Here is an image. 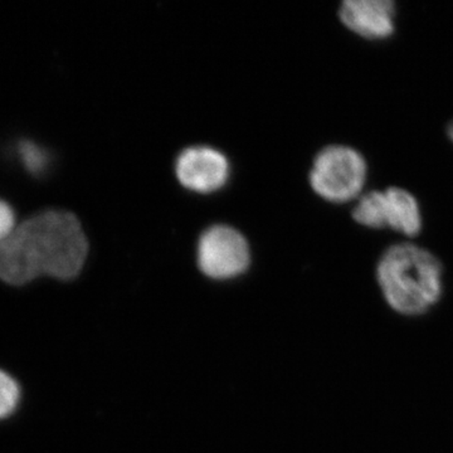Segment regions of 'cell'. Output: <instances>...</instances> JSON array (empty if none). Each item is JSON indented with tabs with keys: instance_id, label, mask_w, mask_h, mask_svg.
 Listing matches in <instances>:
<instances>
[{
	"instance_id": "obj_2",
	"label": "cell",
	"mask_w": 453,
	"mask_h": 453,
	"mask_svg": "<svg viewBox=\"0 0 453 453\" xmlns=\"http://www.w3.org/2000/svg\"><path fill=\"white\" fill-rule=\"evenodd\" d=\"M375 275L387 305L404 318L427 314L442 299V265L422 247H389L378 261Z\"/></svg>"
},
{
	"instance_id": "obj_4",
	"label": "cell",
	"mask_w": 453,
	"mask_h": 453,
	"mask_svg": "<svg viewBox=\"0 0 453 453\" xmlns=\"http://www.w3.org/2000/svg\"><path fill=\"white\" fill-rule=\"evenodd\" d=\"M353 219L366 228H390L416 237L422 231V211L418 202L407 190L389 188L360 196L353 210Z\"/></svg>"
},
{
	"instance_id": "obj_5",
	"label": "cell",
	"mask_w": 453,
	"mask_h": 453,
	"mask_svg": "<svg viewBox=\"0 0 453 453\" xmlns=\"http://www.w3.org/2000/svg\"><path fill=\"white\" fill-rule=\"evenodd\" d=\"M250 265V247L240 232L228 226H213L198 243V266L204 275L216 280L232 279Z\"/></svg>"
},
{
	"instance_id": "obj_10",
	"label": "cell",
	"mask_w": 453,
	"mask_h": 453,
	"mask_svg": "<svg viewBox=\"0 0 453 453\" xmlns=\"http://www.w3.org/2000/svg\"><path fill=\"white\" fill-rule=\"evenodd\" d=\"M16 229V214L7 202L0 199V243L13 234Z\"/></svg>"
},
{
	"instance_id": "obj_9",
	"label": "cell",
	"mask_w": 453,
	"mask_h": 453,
	"mask_svg": "<svg viewBox=\"0 0 453 453\" xmlns=\"http://www.w3.org/2000/svg\"><path fill=\"white\" fill-rule=\"evenodd\" d=\"M18 151L27 170L35 177H40L49 168L50 154L31 140H22L18 144Z\"/></svg>"
},
{
	"instance_id": "obj_1",
	"label": "cell",
	"mask_w": 453,
	"mask_h": 453,
	"mask_svg": "<svg viewBox=\"0 0 453 453\" xmlns=\"http://www.w3.org/2000/svg\"><path fill=\"white\" fill-rule=\"evenodd\" d=\"M88 253V238L73 213L42 211L0 243V280L12 286L42 275L68 281L81 273Z\"/></svg>"
},
{
	"instance_id": "obj_8",
	"label": "cell",
	"mask_w": 453,
	"mask_h": 453,
	"mask_svg": "<svg viewBox=\"0 0 453 453\" xmlns=\"http://www.w3.org/2000/svg\"><path fill=\"white\" fill-rule=\"evenodd\" d=\"M22 389L9 372L0 369V421L13 416L19 407Z\"/></svg>"
},
{
	"instance_id": "obj_7",
	"label": "cell",
	"mask_w": 453,
	"mask_h": 453,
	"mask_svg": "<svg viewBox=\"0 0 453 453\" xmlns=\"http://www.w3.org/2000/svg\"><path fill=\"white\" fill-rule=\"evenodd\" d=\"M340 19L350 31L368 40H384L395 32V3L390 0H347Z\"/></svg>"
},
{
	"instance_id": "obj_6",
	"label": "cell",
	"mask_w": 453,
	"mask_h": 453,
	"mask_svg": "<svg viewBox=\"0 0 453 453\" xmlns=\"http://www.w3.org/2000/svg\"><path fill=\"white\" fill-rule=\"evenodd\" d=\"M181 186L198 193L216 192L229 177V164L225 155L208 146H193L181 151L175 164Z\"/></svg>"
},
{
	"instance_id": "obj_3",
	"label": "cell",
	"mask_w": 453,
	"mask_h": 453,
	"mask_svg": "<svg viewBox=\"0 0 453 453\" xmlns=\"http://www.w3.org/2000/svg\"><path fill=\"white\" fill-rule=\"evenodd\" d=\"M368 166L363 155L345 145L323 149L310 172V184L325 201L347 203L363 190Z\"/></svg>"
},
{
	"instance_id": "obj_11",
	"label": "cell",
	"mask_w": 453,
	"mask_h": 453,
	"mask_svg": "<svg viewBox=\"0 0 453 453\" xmlns=\"http://www.w3.org/2000/svg\"><path fill=\"white\" fill-rule=\"evenodd\" d=\"M447 134H449V139L453 142V121L449 124V129H447Z\"/></svg>"
}]
</instances>
